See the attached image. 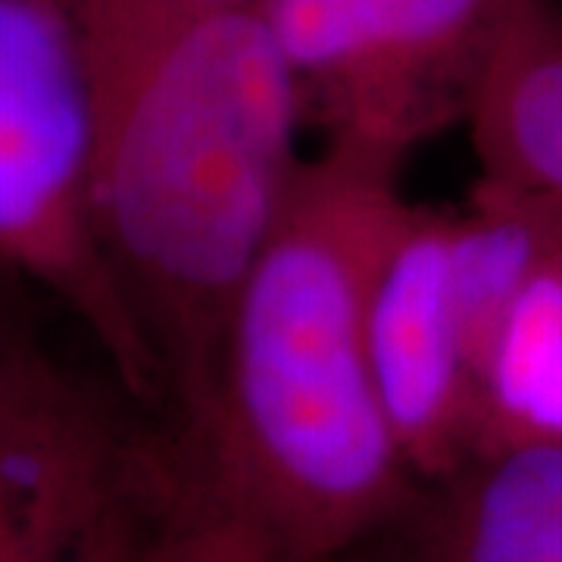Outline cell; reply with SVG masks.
Listing matches in <instances>:
<instances>
[{
  "instance_id": "7",
  "label": "cell",
  "mask_w": 562,
  "mask_h": 562,
  "mask_svg": "<svg viewBox=\"0 0 562 562\" xmlns=\"http://www.w3.org/2000/svg\"><path fill=\"white\" fill-rule=\"evenodd\" d=\"M366 550L384 562H562V447L469 457L419 484L401 519Z\"/></svg>"
},
{
  "instance_id": "14",
  "label": "cell",
  "mask_w": 562,
  "mask_h": 562,
  "mask_svg": "<svg viewBox=\"0 0 562 562\" xmlns=\"http://www.w3.org/2000/svg\"><path fill=\"white\" fill-rule=\"evenodd\" d=\"M335 562H350V560H335Z\"/></svg>"
},
{
  "instance_id": "13",
  "label": "cell",
  "mask_w": 562,
  "mask_h": 562,
  "mask_svg": "<svg viewBox=\"0 0 562 562\" xmlns=\"http://www.w3.org/2000/svg\"><path fill=\"white\" fill-rule=\"evenodd\" d=\"M216 3H260V0H216Z\"/></svg>"
},
{
  "instance_id": "12",
  "label": "cell",
  "mask_w": 562,
  "mask_h": 562,
  "mask_svg": "<svg viewBox=\"0 0 562 562\" xmlns=\"http://www.w3.org/2000/svg\"><path fill=\"white\" fill-rule=\"evenodd\" d=\"M16 288H20L16 281H10V279H3V276H0V303L7 301V297H10V294L16 291Z\"/></svg>"
},
{
  "instance_id": "10",
  "label": "cell",
  "mask_w": 562,
  "mask_h": 562,
  "mask_svg": "<svg viewBox=\"0 0 562 562\" xmlns=\"http://www.w3.org/2000/svg\"><path fill=\"white\" fill-rule=\"evenodd\" d=\"M162 547L166 562H276L244 525L210 506L184 482L172 484Z\"/></svg>"
},
{
  "instance_id": "4",
  "label": "cell",
  "mask_w": 562,
  "mask_h": 562,
  "mask_svg": "<svg viewBox=\"0 0 562 562\" xmlns=\"http://www.w3.org/2000/svg\"><path fill=\"white\" fill-rule=\"evenodd\" d=\"M32 301L0 303V562H138L172 482L160 431L63 357Z\"/></svg>"
},
{
  "instance_id": "9",
  "label": "cell",
  "mask_w": 562,
  "mask_h": 562,
  "mask_svg": "<svg viewBox=\"0 0 562 562\" xmlns=\"http://www.w3.org/2000/svg\"><path fill=\"white\" fill-rule=\"evenodd\" d=\"M479 176L562 222V0H528L469 110Z\"/></svg>"
},
{
  "instance_id": "5",
  "label": "cell",
  "mask_w": 562,
  "mask_h": 562,
  "mask_svg": "<svg viewBox=\"0 0 562 562\" xmlns=\"http://www.w3.org/2000/svg\"><path fill=\"white\" fill-rule=\"evenodd\" d=\"M325 140L391 160L465 125L528 0H260Z\"/></svg>"
},
{
  "instance_id": "3",
  "label": "cell",
  "mask_w": 562,
  "mask_h": 562,
  "mask_svg": "<svg viewBox=\"0 0 562 562\" xmlns=\"http://www.w3.org/2000/svg\"><path fill=\"white\" fill-rule=\"evenodd\" d=\"M0 276L57 306L157 416L154 362L94 235L91 88L69 0H0Z\"/></svg>"
},
{
  "instance_id": "8",
  "label": "cell",
  "mask_w": 562,
  "mask_h": 562,
  "mask_svg": "<svg viewBox=\"0 0 562 562\" xmlns=\"http://www.w3.org/2000/svg\"><path fill=\"white\" fill-rule=\"evenodd\" d=\"M528 443L562 447L560 220L475 331V453Z\"/></svg>"
},
{
  "instance_id": "1",
  "label": "cell",
  "mask_w": 562,
  "mask_h": 562,
  "mask_svg": "<svg viewBox=\"0 0 562 562\" xmlns=\"http://www.w3.org/2000/svg\"><path fill=\"white\" fill-rule=\"evenodd\" d=\"M91 88V210L176 435L228 303L301 179L297 81L257 3L69 0Z\"/></svg>"
},
{
  "instance_id": "11",
  "label": "cell",
  "mask_w": 562,
  "mask_h": 562,
  "mask_svg": "<svg viewBox=\"0 0 562 562\" xmlns=\"http://www.w3.org/2000/svg\"><path fill=\"white\" fill-rule=\"evenodd\" d=\"M166 506H169V497H166ZM166 506H162L160 516H157V525H154V531H150V538H147V547H144V553H140L138 562H166V547H162V525H166Z\"/></svg>"
},
{
  "instance_id": "6",
  "label": "cell",
  "mask_w": 562,
  "mask_h": 562,
  "mask_svg": "<svg viewBox=\"0 0 562 562\" xmlns=\"http://www.w3.org/2000/svg\"><path fill=\"white\" fill-rule=\"evenodd\" d=\"M366 344L384 419L419 484L475 453V362L453 257V206L403 194L366 301Z\"/></svg>"
},
{
  "instance_id": "2",
  "label": "cell",
  "mask_w": 562,
  "mask_h": 562,
  "mask_svg": "<svg viewBox=\"0 0 562 562\" xmlns=\"http://www.w3.org/2000/svg\"><path fill=\"white\" fill-rule=\"evenodd\" d=\"M401 160L331 144L222 322L194 419L162 435L181 482L244 525L276 562L350 560L401 519L419 482L375 391L366 301Z\"/></svg>"
}]
</instances>
